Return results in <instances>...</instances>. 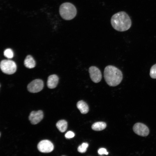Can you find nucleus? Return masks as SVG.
Returning a JSON list of instances; mask_svg holds the SVG:
<instances>
[{
    "label": "nucleus",
    "mask_w": 156,
    "mask_h": 156,
    "mask_svg": "<svg viewBox=\"0 0 156 156\" xmlns=\"http://www.w3.org/2000/svg\"><path fill=\"white\" fill-rule=\"evenodd\" d=\"M88 71L90 78L94 82L98 83L101 81L102 74L98 68L95 66H92L89 67Z\"/></svg>",
    "instance_id": "nucleus-8"
},
{
    "label": "nucleus",
    "mask_w": 156,
    "mask_h": 156,
    "mask_svg": "<svg viewBox=\"0 0 156 156\" xmlns=\"http://www.w3.org/2000/svg\"><path fill=\"white\" fill-rule=\"evenodd\" d=\"M59 78L56 75H52L49 76L47 79V85L48 87L50 89H53L57 86Z\"/></svg>",
    "instance_id": "nucleus-10"
},
{
    "label": "nucleus",
    "mask_w": 156,
    "mask_h": 156,
    "mask_svg": "<svg viewBox=\"0 0 156 156\" xmlns=\"http://www.w3.org/2000/svg\"><path fill=\"white\" fill-rule=\"evenodd\" d=\"M43 113L41 110L33 111L30 113L29 118L31 123L36 125L40 122L43 119Z\"/></svg>",
    "instance_id": "nucleus-9"
},
{
    "label": "nucleus",
    "mask_w": 156,
    "mask_h": 156,
    "mask_svg": "<svg viewBox=\"0 0 156 156\" xmlns=\"http://www.w3.org/2000/svg\"><path fill=\"white\" fill-rule=\"evenodd\" d=\"M98 153L100 155L103 154L107 155L108 154V153L106 149L104 148L99 149L98 151Z\"/></svg>",
    "instance_id": "nucleus-19"
},
{
    "label": "nucleus",
    "mask_w": 156,
    "mask_h": 156,
    "mask_svg": "<svg viewBox=\"0 0 156 156\" xmlns=\"http://www.w3.org/2000/svg\"><path fill=\"white\" fill-rule=\"evenodd\" d=\"M106 127L105 123L103 122H98L94 123L92 126V129L96 131H100L104 129Z\"/></svg>",
    "instance_id": "nucleus-14"
},
{
    "label": "nucleus",
    "mask_w": 156,
    "mask_h": 156,
    "mask_svg": "<svg viewBox=\"0 0 156 156\" xmlns=\"http://www.w3.org/2000/svg\"><path fill=\"white\" fill-rule=\"evenodd\" d=\"M133 129L136 134L142 137L147 136L149 133V130L147 126L141 122H137L133 126Z\"/></svg>",
    "instance_id": "nucleus-5"
},
{
    "label": "nucleus",
    "mask_w": 156,
    "mask_h": 156,
    "mask_svg": "<svg viewBox=\"0 0 156 156\" xmlns=\"http://www.w3.org/2000/svg\"><path fill=\"white\" fill-rule=\"evenodd\" d=\"M4 56L8 59L12 58L14 56V53L12 50L8 48L5 50L4 51Z\"/></svg>",
    "instance_id": "nucleus-15"
},
{
    "label": "nucleus",
    "mask_w": 156,
    "mask_h": 156,
    "mask_svg": "<svg viewBox=\"0 0 156 156\" xmlns=\"http://www.w3.org/2000/svg\"><path fill=\"white\" fill-rule=\"evenodd\" d=\"M150 75L152 78L156 79V64L153 66L151 67Z\"/></svg>",
    "instance_id": "nucleus-17"
},
{
    "label": "nucleus",
    "mask_w": 156,
    "mask_h": 156,
    "mask_svg": "<svg viewBox=\"0 0 156 156\" xmlns=\"http://www.w3.org/2000/svg\"><path fill=\"white\" fill-rule=\"evenodd\" d=\"M0 68L4 73L11 75L15 73L16 70V65L14 62L9 60H4L0 62Z\"/></svg>",
    "instance_id": "nucleus-4"
},
{
    "label": "nucleus",
    "mask_w": 156,
    "mask_h": 156,
    "mask_svg": "<svg viewBox=\"0 0 156 156\" xmlns=\"http://www.w3.org/2000/svg\"><path fill=\"white\" fill-rule=\"evenodd\" d=\"M75 135L74 133L71 131L67 132L65 135L66 138L67 139H70L73 138Z\"/></svg>",
    "instance_id": "nucleus-18"
},
{
    "label": "nucleus",
    "mask_w": 156,
    "mask_h": 156,
    "mask_svg": "<svg viewBox=\"0 0 156 156\" xmlns=\"http://www.w3.org/2000/svg\"><path fill=\"white\" fill-rule=\"evenodd\" d=\"M111 23L115 29L120 31L127 30L131 25L130 17L123 11L117 12L113 15L111 18Z\"/></svg>",
    "instance_id": "nucleus-1"
},
{
    "label": "nucleus",
    "mask_w": 156,
    "mask_h": 156,
    "mask_svg": "<svg viewBox=\"0 0 156 156\" xmlns=\"http://www.w3.org/2000/svg\"><path fill=\"white\" fill-rule=\"evenodd\" d=\"M56 126L59 131L61 132H65L67 128V122L64 120L58 121L56 124Z\"/></svg>",
    "instance_id": "nucleus-13"
},
{
    "label": "nucleus",
    "mask_w": 156,
    "mask_h": 156,
    "mask_svg": "<svg viewBox=\"0 0 156 156\" xmlns=\"http://www.w3.org/2000/svg\"><path fill=\"white\" fill-rule=\"evenodd\" d=\"M37 148L41 152L49 153L53 150L54 146L50 141L48 140H43L38 143Z\"/></svg>",
    "instance_id": "nucleus-7"
},
{
    "label": "nucleus",
    "mask_w": 156,
    "mask_h": 156,
    "mask_svg": "<svg viewBox=\"0 0 156 156\" xmlns=\"http://www.w3.org/2000/svg\"><path fill=\"white\" fill-rule=\"evenodd\" d=\"M77 106L81 113L82 114H86L88 112V106L87 104L83 101H79L77 103Z\"/></svg>",
    "instance_id": "nucleus-12"
},
{
    "label": "nucleus",
    "mask_w": 156,
    "mask_h": 156,
    "mask_svg": "<svg viewBox=\"0 0 156 156\" xmlns=\"http://www.w3.org/2000/svg\"><path fill=\"white\" fill-rule=\"evenodd\" d=\"M104 77L107 84L111 86H115L121 82L123 78L121 71L117 67L108 65L105 68Z\"/></svg>",
    "instance_id": "nucleus-2"
},
{
    "label": "nucleus",
    "mask_w": 156,
    "mask_h": 156,
    "mask_svg": "<svg viewBox=\"0 0 156 156\" xmlns=\"http://www.w3.org/2000/svg\"><path fill=\"white\" fill-rule=\"evenodd\" d=\"M44 87L43 81L39 79H35L30 83L27 86L28 91L31 93H36L41 91Z\"/></svg>",
    "instance_id": "nucleus-6"
},
{
    "label": "nucleus",
    "mask_w": 156,
    "mask_h": 156,
    "mask_svg": "<svg viewBox=\"0 0 156 156\" xmlns=\"http://www.w3.org/2000/svg\"><path fill=\"white\" fill-rule=\"evenodd\" d=\"M88 146V143H83L78 146L77 148L78 151L80 153H84L86 151Z\"/></svg>",
    "instance_id": "nucleus-16"
},
{
    "label": "nucleus",
    "mask_w": 156,
    "mask_h": 156,
    "mask_svg": "<svg viewBox=\"0 0 156 156\" xmlns=\"http://www.w3.org/2000/svg\"><path fill=\"white\" fill-rule=\"evenodd\" d=\"M59 11L61 16L66 20L73 19L77 14L75 6L70 2H65L61 4L60 7Z\"/></svg>",
    "instance_id": "nucleus-3"
},
{
    "label": "nucleus",
    "mask_w": 156,
    "mask_h": 156,
    "mask_svg": "<svg viewBox=\"0 0 156 156\" xmlns=\"http://www.w3.org/2000/svg\"><path fill=\"white\" fill-rule=\"evenodd\" d=\"M24 65L27 68H32L36 65V62L33 57L31 55H27L24 61Z\"/></svg>",
    "instance_id": "nucleus-11"
}]
</instances>
